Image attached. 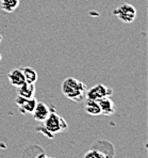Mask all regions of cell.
Instances as JSON below:
<instances>
[{"instance_id": "cell-1", "label": "cell", "mask_w": 148, "mask_h": 158, "mask_svg": "<svg viewBox=\"0 0 148 158\" xmlns=\"http://www.w3.org/2000/svg\"><path fill=\"white\" fill-rule=\"evenodd\" d=\"M62 93L68 99L75 102V103H80L84 99L85 93H86V85L81 82L78 79L74 77H67L63 80L61 85Z\"/></svg>"}, {"instance_id": "cell-2", "label": "cell", "mask_w": 148, "mask_h": 158, "mask_svg": "<svg viewBox=\"0 0 148 158\" xmlns=\"http://www.w3.org/2000/svg\"><path fill=\"white\" fill-rule=\"evenodd\" d=\"M44 127L47 129L51 135L59 134V132L65 131L68 127V124L61 115H59L54 111H50L49 115L44 121Z\"/></svg>"}, {"instance_id": "cell-3", "label": "cell", "mask_w": 148, "mask_h": 158, "mask_svg": "<svg viewBox=\"0 0 148 158\" xmlns=\"http://www.w3.org/2000/svg\"><path fill=\"white\" fill-rule=\"evenodd\" d=\"M113 15L124 24H131L134 22L136 16L135 8L130 3H122L113 10Z\"/></svg>"}, {"instance_id": "cell-4", "label": "cell", "mask_w": 148, "mask_h": 158, "mask_svg": "<svg viewBox=\"0 0 148 158\" xmlns=\"http://www.w3.org/2000/svg\"><path fill=\"white\" fill-rule=\"evenodd\" d=\"M113 93V90L107 85H102V83H98V85H94L93 88L86 90L85 93V97L89 99H93V101H98L103 97H110Z\"/></svg>"}, {"instance_id": "cell-5", "label": "cell", "mask_w": 148, "mask_h": 158, "mask_svg": "<svg viewBox=\"0 0 148 158\" xmlns=\"http://www.w3.org/2000/svg\"><path fill=\"white\" fill-rule=\"evenodd\" d=\"M16 105L18 106V109H19V112L22 114H28V113H32L35 108V105L38 103L34 97L32 98H25V97H22L19 95H17L15 99Z\"/></svg>"}, {"instance_id": "cell-6", "label": "cell", "mask_w": 148, "mask_h": 158, "mask_svg": "<svg viewBox=\"0 0 148 158\" xmlns=\"http://www.w3.org/2000/svg\"><path fill=\"white\" fill-rule=\"evenodd\" d=\"M50 113V109L49 107L46 105L45 103H42V102H38L35 105V108H34L33 112V118L35 121H38V122H44V121L47 118V117Z\"/></svg>"}, {"instance_id": "cell-7", "label": "cell", "mask_w": 148, "mask_h": 158, "mask_svg": "<svg viewBox=\"0 0 148 158\" xmlns=\"http://www.w3.org/2000/svg\"><path fill=\"white\" fill-rule=\"evenodd\" d=\"M100 108V113L103 115H111L115 112V105L110 97H103L97 101Z\"/></svg>"}, {"instance_id": "cell-8", "label": "cell", "mask_w": 148, "mask_h": 158, "mask_svg": "<svg viewBox=\"0 0 148 158\" xmlns=\"http://www.w3.org/2000/svg\"><path fill=\"white\" fill-rule=\"evenodd\" d=\"M8 79H9L10 85L15 88L19 87V85H22L24 82H26V81H25L24 74H22L20 69H13L12 71H10V73L8 74Z\"/></svg>"}, {"instance_id": "cell-9", "label": "cell", "mask_w": 148, "mask_h": 158, "mask_svg": "<svg viewBox=\"0 0 148 158\" xmlns=\"http://www.w3.org/2000/svg\"><path fill=\"white\" fill-rule=\"evenodd\" d=\"M16 89H17V95L25 97V98H32L35 94V83L24 82Z\"/></svg>"}, {"instance_id": "cell-10", "label": "cell", "mask_w": 148, "mask_h": 158, "mask_svg": "<svg viewBox=\"0 0 148 158\" xmlns=\"http://www.w3.org/2000/svg\"><path fill=\"white\" fill-rule=\"evenodd\" d=\"M84 110L86 113H89L90 115H99L100 113V108L96 101L93 99L86 98L84 102Z\"/></svg>"}, {"instance_id": "cell-11", "label": "cell", "mask_w": 148, "mask_h": 158, "mask_svg": "<svg viewBox=\"0 0 148 158\" xmlns=\"http://www.w3.org/2000/svg\"><path fill=\"white\" fill-rule=\"evenodd\" d=\"M20 0H0L1 10L6 13H13L19 6Z\"/></svg>"}, {"instance_id": "cell-12", "label": "cell", "mask_w": 148, "mask_h": 158, "mask_svg": "<svg viewBox=\"0 0 148 158\" xmlns=\"http://www.w3.org/2000/svg\"><path fill=\"white\" fill-rule=\"evenodd\" d=\"M22 72L24 74L25 81L28 83H35L38 80V73L33 67L26 66V67H22Z\"/></svg>"}, {"instance_id": "cell-13", "label": "cell", "mask_w": 148, "mask_h": 158, "mask_svg": "<svg viewBox=\"0 0 148 158\" xmlns=\"http://www.w3.org/2000/svg\"><path fill=\"white\" fill-rule=\"evenodd\" d=\"M84 158H107L103 153H101L100 151H98L97 148H92L89 152L85 153Z\"/></svg>"}, {"instance_id": "cell-14", "label": "cell", "mask_w": 148, "mask_h": 158, "mask_svg": "<svg viewBox=\"0 0 148 158\" xmlns=\"http://www.w3.org/2000/svg\"><path fill=\"white\" fill-rule=\"evenodd\" d=\"M35 158H48L47 155L45 154V153H41V154H38V155H36Z\"/></svg>"}, {"instance_id": "cell-15", "label": "cell", "mask_w": 148, "mask_h": 158, "mask_svg": "<svg viewBox=\"0 0 148 158\" xmlns=\"http://www.w3.org/2000/svg\"><path fill=\"white\" fill-rule=\"evenodd\" d=\"M48 158H54V157H48Z\"/></svg>"}]
</instances>
